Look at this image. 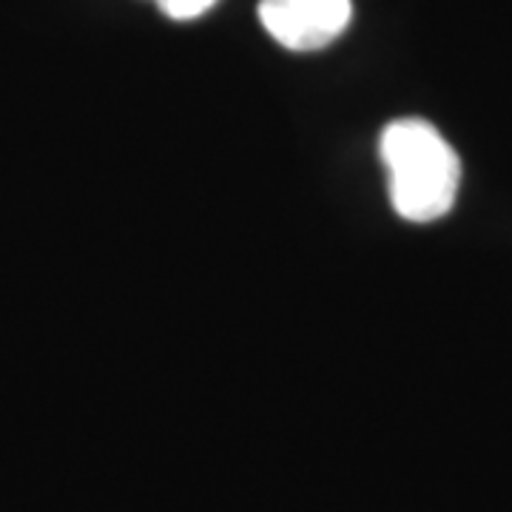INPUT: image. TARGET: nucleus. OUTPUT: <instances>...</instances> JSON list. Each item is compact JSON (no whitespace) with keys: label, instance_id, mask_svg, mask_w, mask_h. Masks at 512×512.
Instances as JSON below:
<instances>
[{"label":"nucleus","instance_id":"obj_3","mask_svg":"<svg viewBox=\"0 0 512 512\" xmlns=\"http://www.w3.org/2000/svg\"><path fill=\"white\" fill-rule=\"evenodd\" d=\"M217 0H157V6L163 9L171 20H194L205 15Z\"/></svg>","mask_w":512,"mask_h":512},{"label":"nucleus","instance_id":"obj_1","mask_svg":"<svg viewBox=\"0 0 512 512\" xmlns=\"http://www.w3.org/2000/svg\"><path fill=\"white\" fill-rule=\"evenodd\" d=\"M379 154L387 168L390 205L402 220L427 225L453 211L461 163L433 123L419 117L393 120L382 131Z\"/></svg>","mask_w":512,"mask_h":512},{"label":"nucleus","instance_id":"obj_2","mask_svg":"<svg viewBox=\"0 0 512 512\" xmlns=\"http://www.w3.org/2000/svg\"><path fill=\"white\" fill-rule=\"evenodd\" d=\"M353 18L350 0H262L259 20L279 46L319 52L342 35Z\"/></svg>","mask_w":512,"mask_h":512}]
</instances>
